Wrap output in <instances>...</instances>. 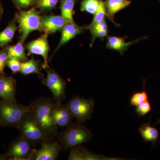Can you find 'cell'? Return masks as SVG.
Instances as JSON below:
<instances>
[{
    "label": "cell",
    "instance_id": "cell-5",
    "mask_svg": "<svg viewBox=\"0 0 160 160\" xmlns=\"http://www.w3.org/2000/svg\"><path fill=\"white\" fill-rule=\"evenodd\" d=\"M15 20L19 24L21 33L20 42L24 43L32 32H42L40 12L34 8L27 11L20 10Z\"/></svg>",
    "mask_w": 160,
    "mask_h": 160
},
{
    "label": "cell",
    "instance_id": "cell-27",
    "mask_svg": "<svg viewBox=\"0 0 160 160\" xmlns=\"http://www.w3.org/2000/svg\"><path fill=\"white\" fill-rule=\"evenodd\" d=\"M152 110V107L150 102L148 100L137 106L135 112L139 117L144 116L149 113Z\"/></svg>",
    "mask_w": 160,
    "mask_h": 160
},
{
    "label": "cell",
    "instance_id": "cell-6",
    "mask_svg": "<svg viewBox=\"0 0 160 160\" xmlns=\"http://www.w3.org/2000/svg\"><path fill=\"white\" fill-rule=\"evenodd\" d=\"M94 102L92 99H86L79 96L73 97L66 104L73 118L80 124L91 119L94 108Z\"/></svg>",
    "mask_w": 160,
    "mask_h": 160
},
{
    "label": "cell",
    "instance_id": "cell-23",
    "mask_svg": "<svg viewBox=\"0 0 160 160\" xmlns=\"http://www.w3.org/2000/svg\"><path fill=\"white\" fill-rule=\"evenodd\" d=\"M100 0H83L81 3V11L86 12L94 15L99 6Z\"/></svg>",
    "mask_w": 160,
    "mask_h": 160
},
{
    "label": "cell",
    "instance_id": "cell-12",
    "mask_svg": "<svg viewBox=\"0 0 160 160\" xmlns=\"http://www.w3.org/2000/svg\"><path fill=\"white\" fill-rule=\"evenodd\" d=\"M51 112L52 120L58 127H66L72 123L73 116L66 105L55 102Z\"/></svg>",
    "mask_w": 160,
    "mask_h": 160
},
{
    "label": "cell",
    "instance_id": "cell-2",
    "mask_svg": "<svg viewBox=\"0 0 160 160\" xmlns=\"http://www.w3.org/2000/svg\"><path fill=\"white\" fill-rule=\"evenodd\" d=\"M30 111L29 106H24L16 101L9 102L0 100V126L18 129L23 117Z\"/></svg>",
    "mask_w": 160,
    "mask_h": 160
},
{
    "label": "cell",
    "instance_id": "cell-24",
    "mask_svg": "<svg viewBox=\"0 0 160 160\" xmlns=\"http://www.w3.org/2000/svg\"><path fill=\"white\" fill-rule=\"evenodd\" d=\"M144 84V89L142 92H136L130 98V104L131 106H137L148 100V96L145 91V83Z\"/></svg>",
    "mask_w": 160,
    "mask_h": 160
},
{
    "label": "cell",
    "instance_id": "cell-1",
    "mask_svg": "<svg viewBox=\"0 0 160 160\" xmlns=\"http://www.w3.org/2000/svg\"><path fill=\"white\" fill-rule=\"evenodd\" d=\"M54 103L48 98H42L29 105L30 112L50 139L58 133V127L54 124L52 116V108Z\"/></svg>",
    "mask_w": 160,
    "mask_h": 160
},
{
    "label": "cell",
    "instance_id": "cell-14",
    "mask_svg": "<svg viewBox=\"0 0 160 160\" xmlns=\"http://www.w3.org/2000/svg\"><path fill=\"white\" fill-rule=\"evenodd\" d=\"M86 29H87V26H78L75 22H66L62 29V36L59 42L52 55L56 52L62 46L74 38L78 35L82 33Z\"/></svg>",
    "mask_w": 160,
    "mask_h": 160
},
{
    "label": "cell",
    "instance_id": "cell-4",
    "mask_svg": "<svg viewBox=\"0 0 160 160\" xmlns=\"http://www.w3.org/2000/svg\"><path fill=\"white\" fill-rule=\"evenodd\" d=\"M18 129L19 130L20 136L34 145L49 142L50 140L30 111L23 117Z\"/></svg>",
    "mask_w": 160,
    "mask_h": 160
},
{
    "label": "cell",
    "instance_id": "cell-26",
    "mask_svg": "<svg viewBox=\"0 0 160 160\" xmlns=\"http://www.w3.org/2000/svg\"><path fill=\"white\" fill-rule=\"evenodd\" d=\"M59 0H37L36 6L42 11H49L55 8Z\"/></svg>",
    "mask_w": 160,
    "mask_h": 160
},
{
    "label": "cell",
    "instance_id": "cell-25",
    "mask_svg": "<svg viewBox=\"0 0 160 160\" xmlns=\"http://www.w3.org/2000/svg\"><path fill=\"white\" fill-rule=\"evenodd\" d=\"M106 16H107V13L105 2L103 0H100L99 6L98 11L94 15L92 22L88 26H92L106 19Z\"/></svg>",
    "mask_w": 160,
    "mask_h": 160
},
{
    "label": "cell",
    "instance_id": "cell-29",
    "mask_svg": "<svg viewBox=\"0 0 160 160\" xmlns=\"http://www.w3.org/2000/svg\"><path fill=\"white\" fill-rule=\"evenodd\" d=\"M68 160H85V155L81 146L71 148Z\"/></svg>",
    "mask_w": 160,
    "mask_h": 160
},
{
    "label": "cell",
    "instance_id": "cell-10",
    "mask_svg": "<svg viewBox=\"0 0 160 160\" xmlns=\"http://www.w3.org/2000/svg\"><path fill=\"white\" fill-rule=\"evenodd\" d=\"M42 32L45 34H52L58 32L62 31L66 22L62 15L41 16Z\"/></svg>",
    "mask_w": 160,
    "mask_h": 160
},
{
    "label": "cell",
    "instance_id": "cell-19",
    "mask_svg": "<svg viewBox=\"0 0 160 160\" xmlns=\"http://www.w3.org/2000/svg\"><path fill=\"white\" fill-rule=\"evenodd\" d=\"M15 22V20L11 21L6 29L0 32V48L6 46L12 41L18 29Z\"/></svg>",
    "mask_w": 160,
    "mask_h": 160
},
{
    "label": "cell",
    "instance_id": "cell-7",
    "mask_svg": "<svg viewBox=\"0 0 160 160\" xmlns=\"http://www.w3.org/2000/svg\"><path fill=\"white\" fill-rule=\"evenodd\" d=\"M33 146L29 141L20 136L10 143L5 154L8 160H32L36 150Z\"/></svg>",
    "mask_w": 160,
    "mask_h": 160
},
{
    "label": "cell",
    "instance_id": "cell-18",
    "mask_svg": "<svg viewBox=\"0 0 160 160\" xmlns=\"http://www.w3.org/2000/svg\"><path fill=\"white\" fill-rule=\"evenodd\" d=\"M150 118L149 122L144 123L139 127L138 131L143 139L146 142H150L155 145L156 142L159 138V132L158 129L150 125Z\"/></svg>",
    "mask_w": 160,
    "mask_h": 160
},
{
    "label": "cell",
    "instance_id": "cell-15",
    "mask_svg": "<svg viewBox=\"0 0 160 160\" xmlns=\"http://www.w3.org/2000/svg\"><path fill=\"white\" fill-rule=\"evenodd\" d=\"M145 38H141L132 42H126V38L116 36H109L107 37L106 47L107 49L116 50L123 55L125 51L132 45L138 42Z\"/></svg>",
    "mask_w": 160,
    "mask_h": 160
},
{
    "label": "cell",
    "instance_id": "cell-35",
    "mask_svg": "<svg viewBox=\"0 0 160 160\" xmlns=\"http://www.w3.org/2000/svg\"><path fill=\"white\" fill-rule=\"evenodd\" d=\"M158 1H160V0H158Z\"/></svg>",
    "mask_w": 160,
    "mask_h": 160
},
{
    "label": "cell",
    "instance_id": "cell-13",
    "mask_svg": "<svg viewBox=\"0 0 160 160\" xmlns=\"http://www.w3.org/2000/svg\"><path fill=\"white\" fill-rule=\"evenodd\" d=\"M40 149H36L33 157L34 160H55L57 159L61 146L57 142H45L41 143Z\"/></svg>",
    "mask_w": 160,
    "mask_h": 160
},
{
    "label": "cell",
    "instance_id": "cell-16",
    "mask_svg": "<svg viewBox=\"0 0 160 160\" xmlns=\"http://www.w3.org/2000/svg\"><path fill=\"white\" fill-rule=\"evenodd\" d=\"M105 3L107 17L118 26L114 20L115 15L129 6L131 4V2L129 0H106Z\"/></svg>",
    "mask_w": 160,
    "mask_h": 160
},
{
    "label": "cell",
    "instance_id": "cell-8",
    "mask_svg": "<svg viewBox=\"0 0 160 160\" xmlns=\"http://www.w3.org/2000/svg\"><path fill=\"white\" fill-rule=\"evenodd\" d=\"M44 69L46 71L47 75L42 83L51 92L55 102L62 103L66 98V81L54 69L50 68Z\"/></svg>",
    "mask_w": 160,
    "mask_h": 160
},
{
    "label": "cell",
    "instance_id": "cell-22",
    "mask_svg": "<svg viewBox=\"0 0 160 160\" xmlns=\"http://www.w3.org/2000/svg\"><path fill=\"white\" fill-rule=\"evenodd\" d=\"M23 44L19 41L16 45L7 46L6 49L8 51L9 57L15 58L21 62L26 61V55Z\"/></svg>",
    "mask_w": 160,
    "mask_h": 160
},
{
    "label": "cell",
    "instance_id": "cell-21",
    "mask_svg": "<svg viewBox=\"0 0 160 160\" xmlns=\"http://www.w3.org/2000/svg\"><path fill=\"white\" fill-rule=\"evenodd\" d=\"M40 65L37 61L32 57L29 60L22 63V67L20 73L24 75L30 74H41L40 71Z\"/></svg>",
    "mask_w": 160,
    "mask_h": 160
},
{
    "label": "cell",
    "instance_id": "cell-30",
    "mask_svg": "<svg viewBox=\"0 0 160 160\" xmlns=\"http://www.w3.org/2000/svg\"><path fill=\"white\" fill-rule=\"evenodd\" d=\"M9 56L6 49H2L0 51V73H4L5 67L7 65Z\"/></svg>",
    "mask_w": 160,
    "mask_h": 160
},
{
    "label": "cell",
    "instance_id": "cell-11",
    "mask_svg": "<svg viewBox=\"0 0 160 160\" xmlns=\"http://www.w3.org/2000/svg\"><path fill=\"white\" fill-rule=\"evenodd\" d=\"M16 85L14 78L0 73V98L5 102H16Z\"/></svg>",
    "mask_w": 160,
    "mask_h": 160
},
{
    "label": "cell",
    "instance_id": "cell-33",
    "mask_svg": "<svg viewBox=\"0 0 160 160\" xmlns=\"http://www.w3.org/2000/svg\"><path fill=\"white\" fill-rule=\"evenodd\" d=\"M2 6L0 4V20L2 18Z\"/></svg>",
    "mask_w": 160,
    "mask_h": 160
},
{
    "label": "cell",
    "instance_id": "cell-28",
    "mask_svg": "<svg viewBox=\"0 0 160 160\" xmlns=\"http://www.w3.org/2000/svg\"><path fill=\"white\" fill-rule=\"evenodd\" d=\"M22 62L15 58L9 57L6 66L9 67L13 74L20 72L22 67Z\"/></svg>",
    "mask_w": 160,
    "mask_h": 160
},
{
    "label": "cell",
    "instance_id": "cell-31",
    "mask_svg": "<svg viewBox=\"0 0 160 160\" xmlns=\"http://www.w3.org/2000/svg\"><path fill=\"white\" fill-rule=\"evenodd\" d=\"M15 5L20 9H27L36 3L37 0H12Z\"/></svg>",
    "mask_w": 160,
    "mask_h": 160
},
{
    "label": "cell",
    "instance_id": "cell-3",
    "mask_svg": "<svg viewBox=\"0 0 160 160\" xmlns=\"http://www.w3.org/2000/svg\"><path fill=\"white\" fill-rule=\"evenodd\" d=\"M92 137L91 132L86 126L78 122L72 123L59 135V140L61 146L68 149L81 146Z\"/></svg>",
    "mask_w": 160,
    "mask_h": 160
},
{
    "label": "cell",
    "instance_id": "cell-9",
    "mask_svg": "<svg viewBox=\"0 0 160 160\" xmlns=\"http://www.w3.org/2000/svg\"><path fill=\"white\" fill-rule=\"evenodd\" d=\"M47 36V34L44 33L38 38L29 42L26 46L29 54L40 55L43 58L44 63L42 66L43 69L49 68L48 64L49 46Z\"/></svg>",
    "mask_w": 160,
    "mask_h": 160
},
{
    "label": "cell",
    "instance_id": "cell-34",
    "mask_svg": "<svg viewBox=\"0 0 160 160\" xmlns=\"http://www.w3.org/2000/svg\"><path fill=\"white\" fill-rule=\"evenodd\" d=\"M160 124V119L158 121V122H157L156 123V124Z\"/></svg>",
    "mask_w": 160,
    "mask_h": 160
},
{
    "label": "cell",
    "instance_id": "cell-32",
    "mask_svg": "<svg viewBox=\"0 0 160 160\" xmlns=\"http://www.w3.org/2000/svg\"><path fill=\"white\" fill-rule=\"evenodd\" d=\"M7 159V158L6 157L5 154H0V160H6Z\"/></svg>",
    "mask_w": 160,
    "mask_h": 160
},
{
    "label": "cell",
    "instance_id": "cell-20",
    "mask_svg": "<svg viewBox=\"0 0 160 160\" xmlns=\"http://www.w3.org/2000/svg\"><path fill=\"white\" fill-rule=\"evenodd\" d=\"M77 0H61L60 9L61 15L66 22H75L73 20V8Z\"/></svg>",
    "mask_w": 160,
    "mask_h": 160
},
{
    "label": "cell",
    "instance_id": "cell-17",
    "mask_svg": "<svg viewBox=\"0 0 160 160\" xmlns=\"http://www.w3.org/2000/svg\"><path fill=\"white\" fill-rule=\"evenodd\" d=\"M87 29H89L92 35L90 47L92 46L96 39L99 38L101 40H104L108 35V27L106 19L93 26H87Z\"/></svg>",
    "mask_w": 160,
    "mask_h": 160
}]
</instances>
